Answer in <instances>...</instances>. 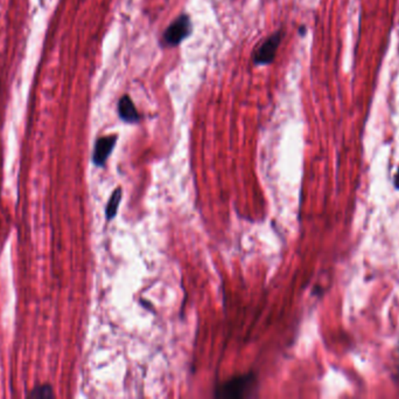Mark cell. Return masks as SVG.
Masks as SVG:
<instances>
[{"instance_id": "cell-1", "label": "cell", "mask_w": 399, "mask_h": 399, "mask_svg": "<svg viewBox=\"0 0 399 399\" xmlns=\"http://www.w3.org/2000/svg\"><path fill=\"white\" fill-rule=\"evenodd\" d=\"M254 382L256 379L254 374L237 376L216 390V397L226 399L245 398L252 389Z\"/></svg>"}, {"instance_id": "cell-2", "label": "cell", "mask_w": 399, "mask_h": 399, "mask_svg": "<svg viewBox=\"0 0 399 399\" xmlns=\"http://www.w3.org/2000/svg\"><path fill=\"white\" fill-rule=\"evenodd\" d=\"M192 20L188 14H181L164 32V47H176L192 35Z\"/></svg>"}, {"instance_id": "cell-3", "label": "cell", "mask_w": 399, "mask_h": 399, "mask_svg": "<svg viewBox=\"0 0 399 399\" xmlns=\"http://www.w3.org/2000/svg\"><path fill=\"white\" fill-rule=\"evenodd\" d=\"M283 40V31L274 32V35L267 37L263 44L254 52V65L267 66L271 65L274 61L278 48L281 46Z\"/></svg>"}, {"instance_id": "cell-4", "label": "cell", "mask_w": 399, "mask_h": 399, "mask_svg": "<svg viewBox=\"0 0 399 399\" xmlns=\"http://www.w3.org/2000/svg\"><path fill=\"white\" fill-rule=\"evenodd\" d=\"M117 140H118L117 135H110V136L101 137V138L96 141L94 154H92V162H94L96 167H104L109 156L111 155L112 151L115 149Z\"/></svg>"}, {"instance_id": "cell-5", "label": "cell", "mask_w": 399, "mask_h": 399, "mask_svg": "<svg viewBox=\"0 0 399 399\" xmlns=\"http://www.w3.org/2000/svg\"><path fill=\"white\" fill-rule=\"evenodd\" d=\"M118 115L123 122L135 124L142 120L140 114L135 108V103L129 95L123 96L118 102Z\"/></svg>"}, {"instance_id": "cell-6", "label": "cell", "mask_w": 399, "mask_h": 399, "mask_svg": "<svg viewBox=\"0 0 399 399\" xmlns=\"http://www.w3.org/2000/svg\"><path fill=\"white\" fill-rule=\"evenodd\" d=\"M121 201H122V189H116L111 197L109 199L106 208H105V215H106V219H108L109 222L115 218L116 215H117Z\"/></svg>"}, {"instance_id": "cell-7", "label": "cell", "mask_w": 399, "mask_h": 399, "mask_svg": "<svg viewBox=\"0 0 399 399\" xmlns=\"http://www.w3.org/2000/svg\"><path fill=\"white\" fill-rule=\"evenodd\" d=\"M27 397L30 398H54V391L49 384H42L37 386L31 390V393H28Z\"/></svg>"}, {"instance_id": "cell-8", "label": "cell", "mask_w": 399, "mask_h": 399, "mask_svg": "<svg viewBox=\"0 0 399 399\" xmlns=\"http://www.w3.org/2000/svg\"><path fill=\"white\" fill-rule=\"evenodd\" d=\"M393 183L395 189H396V190H398L399 191V167L398 170H397L396 174H395V176H393Z\"/></svg>"}]
</instances>
